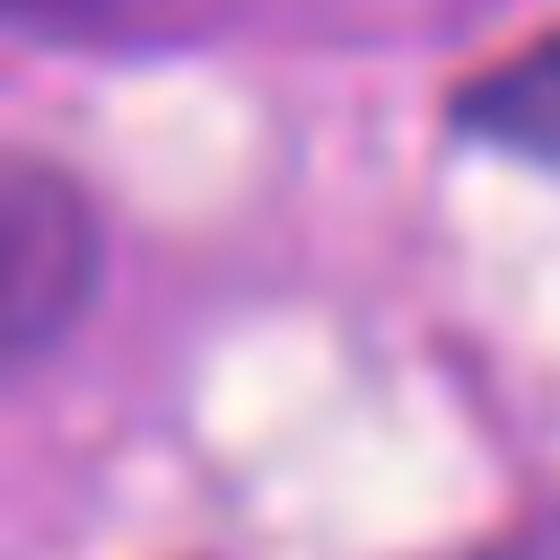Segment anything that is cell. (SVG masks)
Instances as JSON below:
<instances>
[{"label": "cell", "mask_w": 560, "mask_h": 560, "mask_svg": "<svg viewBox=\"0 0 560 560\" xmlns=\"http://www.w3.org/2000/svg\"><path fill=\"white\" fill-rule=\"evenodd\" d=\"M481 560H560V542H542V551H481Z\"/></svg>", "instance_id": "3957f363"}, {"label": "cell", "mask_w": 560, "mask_h": 560, "mask_svg": "<svg viewBox=\"0 0 560 560\" xmlns=\"http://www.w3.org/2000/svg\"><path fill=\"white\" fill-rule=\"evenodd\" d=\"M88 289V201L18 158L9 166V201H0V306H9V341L35 350Z\"/></svg>", "instance_id": "6da1fadb"}, {"label": "cell", "mask_w": 560, "mask_h": 560, "mask_svg": "<svg viewBox=\"0 0 560 560\" xmlns=\"http://www.w3.org/2000/svg\"><path fill=\"white\" fill-rule=\"evenodd\" d=\"M455 122L472 140H490L499 158H525L542 175H560V35L490 61L464 96H455Z\"/></svg>", "instance_id": "7a4b0ae2"}]
</instances>
